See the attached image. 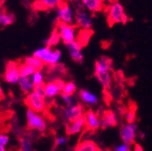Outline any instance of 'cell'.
Segmentation results:
<instances>
[{
    "label": "cell",
    "instance_id": "cell-1",
    "mask_svg": "<svg viewBox=\"0 0 152 151\" xmlns=\"http://www.w3.org/2000/svg\"><path fill=\"white\" fill-rule=\"evenodd\" d=\"M112 60L107 56H102L95 62L94 75L104 90H110L112 86Z\"/></svg>",
    "mask_w": 152,
    "mask_h": 151
},
{
    "label": "cell",
    "instance_id": "cell-2",
    "mask_svg": "<svg viewBox=\"0 0 152 151\" xmlns=\"http://www.w3.org/2000/svg\"><path fill=\"white\" fill-rule=\"evenodd\" d=\"M33 55L34 57L40 59L45 63V65L52 67L58 64L62 57V53L58 49H52L51 47L44 46L35 50Z\"/></svg>",
    "mask_w": 152,
    "mask_h": 151
},
{
    "label": "cell",
    "instance_id": "cell-3",
    "mask_svg": "<svg viewBox=\"0 0 152 151\" xmlns=\"http://www.w3.org/2000/svg\"><path fill=\"white\" fill-rule=\"evenodd\" d=\"M109 25L126 24L129 21V16L125 14L123 6L119 2H114L109 8L108 12Z\"/></svg>",
    "mask_w": 152,
    "mask_h": 151
},
{
    "label": "cell",
    "instance_id": "cell-4",
    "mask_svg": "<svg viewBox=\"0 0 152 151\" xmlns=\"http://www.w3.org/2000/svg\"><path fill=\"white\" fill-rule=\"evenodd\" d=\"M25 104L28 107L29 109L37 113L45 112L47 109L45 97L39 95V94L35 93L34 91H31L26 96Z\"/></svg>",
    "mask_w": 152,
    "mask_h": 151
},
{
    "label": "cell",
    "instance_id": "cell-5",
    "mask_svg": "<svg viewBox=\"0 0 152 151\" xmlns=\"http://www.w3.org/2000/svg\"><path fill=\"white\" fill-rule=\"evenodd\" d=\"M58 34L60 40L63 41L66 45L74 42L76 40V35H77V27L74 25H67L57 23L56 28L54 29Z\"/></svg>",
    "mask_w": 152,
    "mask_h": 151
},
{
    "label": "cell",
    "instance_id": "cell-6",
    "mask_svg": "<svg viewBox=\"0 0 152 151\" xmlns=\"http://www.w3.org/2000/svg\"><path fill=\"white\" fill-rule=\"evenodd\" d=\"M26 125L30 129L44 132L47 128V122L41 113L34 112L31 109L26 110Z\"/></svg>",
    "mask_w": 152,
    "mask_h": 151
},
{
    "label": "cell",
    "instance_id": "cell-7",
    "mask_svg": "<svg viewBox=\"0 0 152 151\" xmlns=\"http://www.w3.org/2000/svg\"><path fill=\"white\" fill-rule=\"evenodd\" d=\"M137 123H124L120 128V137L124 144L131 145L135 142L138 135Z\"/></svg>",
    "mask_w": 152,
    "mask_h": 151
},
{
    "label": "cell",
    "instance_id": "cell-8",
    "mask_svg": "<svg viewBox=\"0 0 152 151\" xmlns=\"http://www.w3.org/2000/svg\"><path fill=\"white\" fill-rule=\"evenodd\" d=\"M74 11L72 7L66 2H63L56 11V18L58 23L73 25L74 23Z\"/></svg>",
    "mask_w": 152,
    "mask_h": 151
},
{
    "label": "cell",
    "instance_id": "cell-9",
    "mask_svg": "<svg viewBox=\"0 0 152 151\" xmlns=\"http://www.w3.org/2000/svg\"><path fill=\"white\" fill-rule=\"evenodd\" d=\"M64 82L61 79H54L53 81L48 82L44 84L45 96V98L52 99L62 93V90L64 85Z\"/></svg>",
    "mask_w": 152,
    "mask_h": 151
},
{
    "label": "cell",
    "instance_id": "cell-10",
    "mask_svg": "<svg viewBox=\"0 0 152 151\" xmlns=\"http://www.w3.org/2000/svg\"><path fill=\"white\" fill-rule=\"evenodd\" d=\"M20 79L19 74V63L16 62H9L4 72V80L5 82L10 84H15Z\"/></svg>",
    "mask_w": 152,
    "mask_h": 151
},
{
    "label": "cell",
    "instance_id": "cell-11",
    "mask_svg": "<svg viewBox=\"0 0 152 151\" xmlns=\"http://www.w3.org/2000/svg\"><path fill=\"white\" fill-rule=\"evenodd\" d=\"M74 23L76 27L83 30H91L93 25L92 17L84 10H78L74 15Z\"/></svg>",
    "mask_w": 152,
    "mask_h": 151
},
{
    "label": "cell",
    "instance_id": "cell-12",
    "mask_svg": "<svg viewBox=\"0 0 152 151\" xmlns=\"http://www.w3.org/2000/svg\"><path fill=\"white\" fill-rule=\"evenodd\" d=\"M84 113L85 110L83 109V107L81 104H77L76 103L75 105L72 106V107H68L65 108L63 110V117L65 121L71 122L75 120H78L82 117H84Z\"/></svg>",
    "mask_w": 152,
    "mask_h": 151
},
{
    "label": "cell",
    "instance_id": "cell-13",
    "mask_svg": "<svg viewBox=\"0 0 152 151\" xmlns=\"http://www.w3.org/2000/svg\"><path fill=\"white\" fill-rule=\"evenodd\" d=\"M85 129L89 131H96L101 128L100 116L92 109H89L84 113Z\"/></svg>",
    "mask_w": 152,
    "mask_h": 151
},
{
    "label": "cell",
    "instance_id": "cell-14",
    "mask_svg": "<svg viewBox=\"0 0 152 151\" xmlns=\"http://www.w3.org/2000/svg\"><path fill=\"white\" fill-rule=\"evenodd\" d=\"M101 120V128H114L118 124V118L116 113L107 109L102 112V114L100 116Z\"/></svg>",
    "mask_w": 152,
    "mask_h": 151
},
{
    "label": "cell",
    "instance_id": "cell-15",
    "mask_svg": "<svg viewBox=\"0 0 152 151\" xmlns=\"http://www.w3.org/2000/svg\"><path fill=\"white\" fill-rule=\"evenodd\" d=\"M85 128V120L84 117H82L78 120L68 122L65 127V131L68 136L77 135Z\"/></svg>",
    "mask_w": 152,
    "mask_h": 151
},
{
    "label": "cell",
    "instance_id": "cell-16",
    "mask_svg": "<svg viewBox=\"0 0 152 151\" xmlns=\"http://www.w3.org/2000/svg\"><path fill=\"white\" fill-rule=\"evenodd\" d=\"M69 54L71 56V58L76 62V63H83V46L77 42V41H74L69 44L66 45Z\"/></svg>",
    "mask_w": 152,
    "mask_h": 151
},
{
    "label": "cell",
    "instance_id": "cell-17",
    "mask_svg": "<svg viewBox=\"0 0 152 151\" xmlns=\"http://www.w3.org/2000/svg\"><path fill=\"white\" fill-rule=\"evenodd\" d=\"M64 0H36L34 7L38 10H46V9H53L57 8Z\"/></svg>",
    "mask_w": 152,
    "mask_h": 151
},
{
    "label": "cell",
    "instance_id": "cell-18",
    "mask_svg": "<svg viewBox=\"0 0 152 151\" xmlns=\"http://www.w3.org/2000/svg\"><path fill=\"white\" fill-rule=\"evenodd\" d=\"M79 97L83 103L90 106L96 105L99 101L98 97L88 90H81L79 91Z\"/></svg>",
    "mask_w": 152,
    "mask_h": 151
},
{
    "label": "cell",
    "instance_id": "cell-19",
    "mask_svg": "<svg viewBox=\"0 0 152 151\" xmlns=\"http://www.w3.org/2000/svg\"><path fill=\"white\" fill-rule=\"evenodd\" d=\"M83 7L91 13H97L102 10L103 2L102 0H82Z\"/></svg>",
    "mask_w": 152,
    "mask_h": 151
},
{
    "label": "cell",
    "instance_id": "cell-20",
    "mask_svg": "<svg viewBox=\"0 0 152 151\" xmlns=\"http://www.w3.org/2000/svg\"><path fill=\"white\" fill-rule=\"evenodd\" d=\"M99 148L98 145L93 140L83 139L81 140L73 148L74 151H96Z\"/></svg>",
    "mask_w": 152,
    "mask_h": 151
},
{
    "label": "cell",
    "instance_id": "cell-21",
    "mask_svg": "<svg viewBox=\"0 0 152 151\" xmlns=\"http://www.w3.org/2000/svg\"><path fill=\"white\" fill-rule=\"evenodd\" d=\"M17 84L19 86V89H20L25 94H26V95L31 91H33L34 87L30 77H20Z\"/></svg>",
    "mask_w": 152,
    "mask_h": 151
},
{
    "label": "cell",
    "instance_id": "cell-22",
    "mask_svg": "<svg viewBox=\"0 0 152 151\" xmlns=\"http://www.w3.org/2000/svg\"><path fill=\"white\" fill-rule=\"evenodd\" d=\"M15 20V16L14 14L2 10L0 11V26H8L12 25Z\"/></svg>",
    "mask_w": 152,
    "mask_h": 151
},
{
    "label": "cell",
    "instance_id": "cell-23",
    "mask_svg": "<svg viewBox=\"0 0 152 151\" xmlns=\"http://www.w3.org/2000/svg\"><path fill=\"white\" fill-rule=\"evenodd\" d=\"M91 34H92L91 30H83V29H81V30H79L77 32V35H76V40L75 41H77L83 47L88 44Z\"/></svg>",
    "mask_w": 152,
    "mask_h": 151
},
{
    "label": "cell",
    "instance_id": "cell-24",
    "mask_svg": "<svg viewBox=\"0 0 152 151\" xmlns=\"http://www.w3.org/2000/svg\"><path fill=\"white\" fill-rule=\"evenodd\" d=\"M26 63H27L30 67H32L34 71H42L45 68V63L36 57H34V55L28 56L24 61Z\"/></svg>",
    "mask_w": 152,
    "mask_h": 151
},
{
    "label": "cell",
    "instance_id": "cell-25",
    "mask_svg": "<svg viewBox=\"0 0 152 151\" xmlns=\"http://www.w3.org/2000/svg\"><path fill=\"white\" fill-rule=\"evenodd\" d=\"M34 71H35L25 62L19 63V74H20V77H31Z\"/></svg>",
    "mask_w": 152,
    "mask_h": 151
},
{
    "label": "cell",
    "instance_id": "cell-26",
    "mask_svg": "<svg viewBox=\"0 0 152 151\" xmlns=\"http://www.w3.org/2000/svg\"><path fill=\"white\" fill-rule=\"evenodd\" d=\"M76 90H77V86H76V84L73 82H67L64 83L61 94H64V95H67V96H72L76 92Z\"/></svg>",
    "mask_w": 152,
    "mask_h": 151
},
{
    "label": "cell",
    "instance_id": "cell-27",
    "mask_svg": "<svg viewBox=\"0 0 152 151\" xmlns=\"http://www.w3.org/2000/svg\"><path fill=\"white\" fill-rule=\"evenodd\" d=\"M30 78L34 86L45 84V75L42 71H35Z\"/></svg>",
    "mask_w": 152,
    "mask_h": 151
},
{
    "label": "cell",
    "instance_id": "cell-28",
    "mask_svg": "<svg viewBox=\"0 0 152 151\" xmlns=\"http://www.w3.org/2000/svg\"><path fill=\"white\" fill-rule=\"evenodd\" d=\"M20 151H34L33 142L29 137H21V139H20Z\"/></svg>",
    "mask_w": 152,
    "mask_h": 151
},
{
    "label": "cell",
    "instance_id": "cell-29",
    "mask_svg": "<svg viewBox=\"0 0 152 151\" xmlns=\"http://www.w3.org/2000/svg\"><path fill=\"white\" fill-rule=\"evenodd\" d=\"M59 42H60V37H59L58 34H57V32L55 30H53V32L51 34V35L47 39H45V46L52 48L53 46H55L56 44H58Z\"/></svg>",
    "mask_w": 152,
    "mask_h": 151
},
{
    "label": "cell",
    "instance_id": "cell-30",
    "mask_svg": "<svg viewBox=\"0 0 152 151\" xmlns=\"http://www.w3.org/2000/svg\"><path fill=\"white\" fill-rule=\"evenodd\" d=\"M125 120L126 123H136L137 120V114L134 110H129L125 113Z\"/></svg>",
    "mask_w": 152,
    "mask_h": 151
},
{
    "label": "cell",
    "instance_id": "cell-31",
    "mask_svg": "<svg viewBox=\"0 0 152 151\" xmlns=\"http://www.w3.org/2000/svg\"><path fill=\"white\" fill-rule=\"evenodd\" d=\"M61 98H62L63 102L66 106V108L72 107V106H73V105L76 104L75 100H74V98L72 96H67V95H64V94H61Z\"/></svg>",
    "mask_w": 152,
    "mask_h": 151
},
{
    "label": "cell",
    "instance_id": "cell-32",
    "mask_svg": "<svg viewBox=\"0 0 152 151\" xmlns=\"http://www.w3.org/2000/svg\"><path fill=\"white\" fill-rule=\"evenodd\" d=\"M9 140L10 139L7 134L4 133V132H0V145L6 147L8 144Z\"/></svg>",
    "mask_w": 152,
    "mask_h": 151
},
{
    "label": "cell",
    "instance_id": "cell-33",
    "mask_svg": "<svg viewBox=\"0 0 152 151\" xmlns=\"http://www.w3.org/2000/svg\"><path fill=\"white\" fill-rule=\"evenodd\" d=\"M68 142V139L64 136H61V137H57L55 139V145L57 147H62V146H64L66 143Z\"/></svg>",
    "mask_w": 152,
    "mask_h": 151
},
{
    "label": "cell",
    "instance_id": "cell-34",
    "mask_svg": "<svg viewBox=\"0 0 152 151\" xmlns=\"http://www.w3.org/2000/svg\"><path fill=\"white\" fill-rule=\"evenodd\" d=\"M114 151H131V147H130V145L121 143L114 147Z\"/></svg>",
    "mask_w": 152,
    "mask_h": 151
},
{
    "label": "cell",
    "instance_id": "cell-35",
    "mask_svg": "<svg viewBox=\"0 0 152 151\" xmlns=\"http://www.w3.org/2000/svg\"><path fill=\"white\" fill-rule=\"evenodd\" d=\"M33 91H34L35 93L39 94V95L43 96V97H45V89H44V84H41V85H36L34 87V90Z\"/></svg>",
    "mask_w": 152,
    "mask_h": 151
},
{
    "label": "cell",
    "instance_id": "cell-36",
    "mask_svg": "<svg viewBox=\"0 0 152 151\" xmlns=\"http://www.w3.org/2000/svg\"><path fill=\"white\" fill-rule=\"evenodd\" d=\"M132 151H144V148L142 147L141 145H140V144H135Z\"/></svg>",
    "mask_w": 152,
    "mask_h": 151
},
{
    "label": "cell",
    "instance_id": "cell-37",
    "mask_svg": "<svg viewBox=\"0 0 152 151\" xmlns=\"http://www.w3.org/2000/svg\"><path fill=\"white\" fill-rule=\"evenodd\" d=\"M137 138H139L140 139L143 140L145 138H146V133L144 131H138V135H137Z\"/></svg>",
    "mask_w": 152,
    "mask_h": 151
},
{
    "label": "cell",
    "instance_id": "cell-38",
    "mask_svg": "<svg viewBox=\"0 0 152 151\" xmlns=\"http://www.w3.org/2000/svg\"><path fill=\"white\" fill-rule=\"evenodd\" d=\"M5 99V93H4V90H2V88L0 87V101H3Z\"/></svg>",
    "mask_w": 152,
    "mask_h": 151
},
{
    "label": "cell",
    "instance_id": "cell-39",
    "mask_svg": "<svg viewBox=\"0 0 152 151\" xmlns=\"http://www.w3.org/2000/svg\"><path fill=\"white\" fill-rule=\"evenodd\" d=\"M3 122H4V113L0 109V127H1Z\"/></svg>",
    "mask_w": 152,
    "mask_h": 151
},
{
    "label": "cell",
    "instance_id": "cell-40",
    "mask_svg": "<svg viewBox=\"0 0 152 151\" xmlns=\"http://www.w3.org/2000/svg\"><path fill=\"white\" fill-rule=\"evenodd\" d=\"M0 151H7V149H6V147H4V146H1V145H0Z\"/></svg>",
    "mask_w": 152,
    "mask_h": 151
},
{
    "label": "cell",
    "instance_id": "cell-41",
    "mask_svg": "<svg viewBox=\"0 0 152 151\" xmlns=\"http://www.w3.org/2000/svg\"><path fill=\"white\" fill-rule=\"evenodd\" d=\"M3 2H4V0H0V7H1V5L3 4Z\"/></svg>",
    "mask_w": 152,
    "mask_h": 151
},
{
    "label": "cell",
    "instance_id": "cell-42",
    "mask_svg": "<svg viewBox=\"0 0 152 151\" xmlns=\"http://www.w3.org/2000/svg\"><path fill=\"white\" fill-rule=\"evenodd\" d=\"M96 151H104V150H102V148H100V147H99V148H98V149H97Z\"/></svg>",
    "mask_w": 152,
    "mask_h": 151
}]
</instances>
